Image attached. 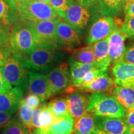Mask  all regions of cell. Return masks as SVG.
<instances>
[{"mask_svg":"<svg viewBox=\"0 0 134 134\" xmlns=\"http://www.w3.org/2000/svg\"><path fill=\"white\" fill-rule=\"evenodd\" d=\"M112 74L115 85L134 90V65L120 62L113 65Z\"/></svg>","mask_w":134,"mask_h":134,"instance_id":"5bb4252c","label":"cell"},{"mask_svg":"<svg viewBox=\"0 0 134 134\" xmlns=\"http://www.w3.org/2000/svg\"><path fill=\"white\" fill-rule=\"evenodd\" d=\"M9 43L14 55L27 54L38 48L31 31L21 22L11 29Z\"/></svg>","mask_w":134,"mask_h":134,"instance_id":"5b68a950","label":"cell"},{"mask_svg":"<svg viewBox=\"0 0 134 134\" xmlns=\"http://www.w3.org/2000/svg\"><path fill=\"white\" fill-rule=\"evenodd\" d=\"M24 100L32 110L37 108L41 104V103H42L39 97L32 94H29L27 95L24 98Z\"/></svg>","mask_w":134,"mask_h":134,"instance_id":"d590c367","label":"cell"},{"mask_svg":"<svg viewBox=\"0 0 134 134\" xmlns=\"http://www.w3.org/2000/svg\"><path fill=\"white\" fill-rule=\"evenodd\" d=\"M110 93L112 96L114 97L127 111L134 108V90L133 89L115 86Z\"/></svg>","mask_w":134,"mask_h":134,"instance_id":"ffe728a7","label":"cell"},{"mask_svg":"<svg viewBox=\"0 0 134 134\" xmlns=\"http://www.w3.org/2000/svg\"><path fill=\"white\" fill-rule=\"evenodd\" d=\"M11 53L12 52L9 43L0 47V67L4 66L6 60L10 57Z\"/></svg>","mask_w":134,"mask_h":134,"instance_id":"e575fe53","label":"cell"},{"mask_svg":"<svg viewBox=\"0 0 134 134\" xmlns=\"http://www.w3.org/2000/svg\"><path fill=\"white\" fill-rule=\"evenodd\" d=\"M12 28L0 23V47L9 43V34Z\"/></svg>","mask_w":134,"mask_h":134,"instance_id":"836d02e7","label":"cell"},{"mask_svg":"<svg viewBox=\"0 0 134 134\" xmlns=\"http://www.w3.org/2000/svg\"><path fill=\"white\" fill-rule=\"evenodd\" d=\"M70 75L71 79V87L78 88L81 85L83 77L87 72L90 70L98 68H103L104 66L98 63H83L76 62L70 57L68 60ZM109 68V67H108Z\"/></svg>","mask_w":134,"mask_h":134,"instance_id":"ac0fdd59","label":"cell"},{"mask_svg":"<svg viewBox=\"0 0 134 134\" xmlns=\"http://www.w3.org/2000/svg\"><path fill=\"white\" fill-rule=\"evenodd\" d=\"M96 127L109 134H132L133 130L124 118L95 116Z\"/></svg>","mask_w":134,"mask_h":134,"instance_id":"7c38bea8","label":"cell"},{"mask_svg":"<svg viewBox=\"0 0 134 134\" xmlns=\"http://www.w3.org/2000/svg\"><path fill=\"white\" fill-rule=\"evenodd\" d=\"M88 96L83 91H73L66 96L70 115L76 120L88 113L89 104Z\"/></svg>","mask_w":134,"mask_h":134,"instance_id":"9a60e30c","label":"cell"},{"mask_svg":"<svg viewBox=\"0 0 134 134\" xmlns=\"http://www.w3.org/2000/svg\"><path fill=\"white\" fill-rule=\"evenodd\" d=\"M108 70V67H103V68H95V69H93L88 71L85 74V76L83 77V82H82L81 85H86V84L91 83L93 80H94L95 79H96V78H98L100 76L109 75Z\"/></svg>","mask_w":134,"mask_h":134,"instance_id":"f546056e","label":"cell"},{"mask_svg":"<svg viewBox=\"0 0 134 134\" xmlns=\"http://www.w3.org/2000/svg\"><path fill=\"white\" fill-rule=\"evenodd\" d=\"M75 120L71 115L57 118L55 122L46 129L51 134H73Z\"/></svg>","mask_w":134,"mask_h":134,"instance_id":"7402d4cb","label":"cell"},{"mask_svg":"<svg viewBox=\"0 0 134 134\" xmlns=\"http://www.w3.org/2000/svg\"><path fill=\"white\" fill-rule=\"evenodd\" d=\"M12 114L7 113L0 112V129L6 127L12 117Z\"/></svg>","mask_w":134,"mask_h":134,"instance_id":"f35d334b","label":"cell"},{"mask_svg":"<svg viewBox=\"0 0 134 134\" xmlns=\"http://www.w3.org/2000/svg\"><path fill=\"white\" fill-rule=\"evenodd\" d=\"M110 36L103 40L97 41L92 45L96 62L104 66L109 67L110 61L109 56Z\"/></svg>","mask_w":134,"mask_h":134,"instance_id":"44dd1931","label":"cell"},{"mask_svg":"<svg viewBox=\"0 0 134 134\" xmlns=\"http://www.w3.org/2000/svg\"><path fill=\"white\" fill-rule=\"evenodd\" d=\"M121 26L122 24L117 27L110 36L109 56L110 65H114L122 62L125 51V41L127 39V37Z\"/></svg>","mask_w":134,"mask_h":134,"instance_id":"4fadbf2b","label":"cell"},{"mask_svg":"<svg viewBox=\"0 0 134 134\" xmlns=\"http://www.w3.org/2000/svg\"><path fill=\"white\" fill-rule=\"evenodd\" d=\"M81 34L61 18L56 26L57 42L60 49H73L81 44Z\"/></svg>","mask_w":134,"mask_h":134,"instance_id":"ba28073f","label":"cell"},{"mask_svg":"<svg viewBox=\"0 0 134 134\" xmlns=\"http://www.w3.org/2000/svg\"><path fill=\"white\" fill-rule=\"evenodd\" d=\"M18 115L19 119L29 129L33 128L32 124V109L23 98L20 101L18 106Z\"/></svg>","mask_w":134,"mask_h":134,"instance_id":"83f0119b","label":"cell"},{"mask_svg":"<svg viewBox=\"0 0 134 134\" xmlns=\"http://www.w3.org/2000/svg\"><path fill=\"white\" fill-rule=\"evenodd\" d=\"M96 2L103 16L114 17L122 10V0H96Z\"/></svg>","mask_w":134,"mask_h":134,"instance_id":"cb8c5ba5","label":"cell"},{"mask_svg":"<svg viewBox=\"0 0 134 134\" xmlns=\"http://www.w3.org/2000/svg\"><path fill=\"white\" fill-rule=\"evenodd\" d=\"M125 121L127 122V124L132 130H134V108L129 110L127 111L126 115L125 117Z\"/></svg>","mask_w":134,"mask_h":134,"instance_id":"ab89813d","label":"cell"},{"mask_svg":"<svg viewBox=\"0 0 134 134\" xmlns=\"http://www.w3.org/2000/svg\"><path fill=\"white\" fill-rule=\"evenodd\" d=\"M28 71V88L29 94L36 95L43 103L52 96L47 75L36 71Z\"/></svg>","mask_w":134,"mask_h":134,"instance_id":"8fae6325","label":"cell"},{"mask_svg":"<svg viewBox=\"0 0 134 134\" xmlns=\"http://www.w3.org/2000/svg\"><path fill=\"white\" fill-rule=\"evenodd\" d=\"M115 86V84L113 78L108 75L99 77L91 83L81 85L78 88H73L70 86L66 90V91L68 93H70L73 91L80 90V91L90 92L92 93H105L109 91L111 92Z\"/></svg>","mask_w":134,"mask_h":134,"instance_id":"2e32d148","label":"cell"},{"mask_svg":"<svg viewBox=\"0 0 134 134\" xmlns=\"http://www.w3.org/2000/svg\"><path fill=\"white\" fill-rule=\"evenodd\" d=\"M132 134H134V130H133V132H132Z\"/></svg>","mask_w":134,"mask_h":134,"instance_id":"c3c4849f","label":"cell"},{"mask_svg":"<svg viewBox=\"0 0 134 134\" xmlns=\"http://www.w3.org/2000/svg\"><path fill=\"white\" fill-rule=\"evenodd\" d=\"M93 134H109V133H106V132L103 131V130H99V129H96L93 132Z\"/></svg>","mask_w":134,"mask_h":134,"instance_id":"f6af8a7d","label":"cell"},{"mask_svg":"<svg viewBox=\"0 0 134 134\" xmlns=\"http://www.w3.org/2000/svg\"><path fill=\"white\" fill-rule=\"evenodd\" d=\"M32 134H51L46 130L41 128H34L32 130Z\"/></svg>","mask_w":134,"mask_h":134,"instance_id":"ee69618b","label":"cell"},{"mask_svg":"<svg viewBox=\"0 0 134 134\" xmlns=\"http://www.w3.org/2000/svg\"><path fill=\"white\" fill-rule=\"evenodd\" d=\"M68 0H50V4L61 19L66 11Z\"/></svg>","mask_w":134,"mask_h":134,"instance_id":"4dcf8cb0","label":"cell"},{"mask_svg":"<svg viewBox=\"0 0 134 134\" xmlns=\"http://www.w3.org/2000/svg\"><path fill=\"white\" fill-rule=\"evenodd\" d=\"M96 129L95 115L89 112L75 120L74 134H88Z\"/></svg>","mask_w":134,"mask_h":134,"instance_id":"603a6c76","label":"cell"},{"mask_svg":"<svg viewBox=\"0 0 134 134\" xmlns=\"http://www.w3.org/2000/svg\"><path fill=\"white\" fill-rule=\"evenodd\" d=\"M47 105L55 118H62L70 115L66 98L53 99Z\"/></svg>","mask_w":134,"mask_h":134,"instance_id":"d4e9b609","label":"cell"},{"mask_svg":"<svg viewBox=\"0 0 134 134\" xmlns=\"http://www.w3.org/2000/svg\"><path fill=\"white\" fill-rule=\"evenodd\" d=\"M12 88L13 86L6 80L3 74V68L0 67V93H6Z\"/></svg>","mask_w":134,"mask_h":134,"instance_id":"8d00e7d4","label":"cell"},{"mask_svg":"<svg viewBox=\"0 0 134 134\" xmlns=\"http://www.w3.org/2000/svg\"><path fill=\"white\" fill-rule=\"evenodd\" d=\"M52 96L66 91L71 86V79L69 65L62 62L55 67L47 74Z\"/></svg>","mask_w":134,"mask_h":134,"instance_id":"9c48e42d","label":"cell"},{"mask_svg":"<svg viewBox=\"0 0 134 134\" xmlns=\"http://www.w3.org/2000/svg\"><path fill=\"white\" fill-rule=\"evenodd\" d=\"M12 55L19 60L27 71L47 74L55 67L63 62L66 53L59 50L38 48L27 54Z\"/></svg>","mask_w":134,"mask_h":134,"instance_id":"6da1fadb","label":"cell"},{"mask_svg":"<svg viewBox=\"0 0 134 134\" xmlns=\"http://www.w3.org/2000/svg\"><path fill=\"white\" fill-rule=\"evenodd\" d=\"M121 24H119L114 17L103 16L97 20L90 27L87 35V43L88 45H91L108 37Z\"/></svg>","mask_w":134,"mask_h":134,"instance_id":"30bf717a","label":"cell"},{"mask_svg":"<svg viewBox=\"0 0 134 134\" xmlns=\"http://www.w3.org/2000/svg\"><path fill=\"white\" fill-rule=\"evenodd\" d=\"M20 22L16 0H0V23L13 27Z\"/></svg>","mask_w":134,"mask_h":134,"instance_id":"d6986e66","label":"cell"},{"mask_svg":"<svg viewBox=\"0 0 134 134\" xmlns=\"http://www.w3.org/2000/svg\"><path fill=\"white\" fill-rule=\"evenodd\" d=\"M36 1H41V2L46 3H48V4H50V0H36Z\"/></svg>","mask_w":134,"mask_h":134,"instance_id":"bcb514c9","label":"cell"},{"mask_svg":"<svg viewBox=\"0 0 134 134\" xmlns=\"http://www.w3.org/2000/svg\"><path fill=\"white\" fill-rule=\"evenodd\" d=\"M88 134H93V132H91V133H88Z\"/></svg>","mask_w":134,"mask_h":134,"instance_id":"7dc6e473","label":"cell"},{"mask_svg":"<svg viewBox=\"0 0 134 134\" xmlns=\"http://www.w3.org/2000/svg\"><path fill=\"white\" fill-rule=\"evenodd\" d=\"M122 61L134 65V42L129 43L125 46Z\"/></svg>","mask_w":134,"mask_h":134,"instance_id":"d6a6232c","label":"cell"},{"mask_svg":"<svg viewBox=\"0 0 134 134\" xmlns=\"http://www.w3.org/2000/svg\"><path fill=\"white\" fill-rule=\"evenodd\" d=\"M3 68L6 80L14 87L26 91L28 88V71L16 57L11 54L6 60Z\"/></svg>","mask_w":134,"mask_h":134,"instance_id":"8992f818","label":"cell"},{"mask_svg":"<svg viewBox=\"0 0 134 134\" xmlns=\"http://www.w3.org/2000/svg\"><path fill=\"white\" fill-rule=\"evenodd\" d=\"M40 108L41 110L40 115L41 129L46 130L52 124L57 118L54 117L47 104L42 105Z\"/></svg>","mask_w":134,"mask_h":134,"instance_id":"f1b7e54d","label":"cell"},{"mask_svg":"<svg viewBox=\"0 0 134 134\" xmlns=\"http://www.w3.org/2000/svg\"><path fill=\"white\" fill-rule=\"evenodd\" d=\"M24 91L18 87H14L6 93H0V112L13 115L17 111Z\"/></svg>","mask_w":134,"mask_h":134,"instance_id":"e0dca14e","label":"cell"},{"mask_svg":"<svg viewBox=\"0 0 134 134\" xmlns=\"http://www.w3.org/2000/svg\"><path fill=\"white\" fill-rule=\"evenodd\" d=\"M121 27L126 35L127 38L134 39V16L124 21Z\"/></svg>","mask_w":134,"mask_h":134,"instance_id":"1f68e13d","label":"cell"},{"mask_svg":"<svg viewBox=\"0 0 134 134\" xmlns=\"http://www.w3.org/2000/svg\"><path fill=\"white\" fill-rule=\"evenodd\" d=\"M29 129L17 117L11 119L1 134H29Z\"/></svg>","mask_w":134,"mask_h":134,"instance_id":"4316f807","label":"cell"},{"mask_svg":"<svg viewBox=\"0 0 134 134\" xmlns=\"http://www.w3.org/2000/svg\"><path fill=\"white\" fill-rule=\"evenodd\" d=\"M75 1L82 6L88 8L93 6L94 3L96 2V0H75Z\"/></svg>","mask_w":134,"mask_h":134,"instance_id":"b9f144b4","label":"cell"},{"mask_svg":"<svg viewBox=\"0 0 134 134\" xmlns=\"http://www.w3.org/2000/svg\"><path fill=\"white\" fill-rule=\"evenodd\" d=\"M21 21H42L60 18L51 5L36 0L16 1Z\"/></svg>","mask_w":134,"mask_h":134,"instance_id":"277c9868","label":"cell"},{"mask_svg":"<svg viewBox=\"0 0 134 134\" xmlns=\"http://www.w3.org/2000/svg\"><path fill=\"white\" fill-rule=\"evenodd\" d=\"M125 16L124 21L130 19V18L134 16V1L129 6L127 9L124 12Z\"/></svg>","mask_w":134,"mask_h":134,"instance_id":"60d3db41","label":"cell"},{"mask_svg":"<svg viewBox=\"0 0 134 134\" xmlns=\"http://www.w3.org/2000/svg\"><path fill=\"white\" fill-rule=\"evenodd\" d=\"M62 19L82 34L83 32L88 27L91 19V13L88 8L80 4L75 0H68L66 11Z\"/></svg>","mask_w":134,"mask_h":134,"instance_id":"52a82bcc","label":"cell"},{"mask_svg":"<svg viewBox=\"0 0 134 134\" xmlns=\"http://www.w3.org/2000/svg\"><path fill=\"white\" fill-rule=\"evenodd\" d=\"M16 1H18V0H16Z\"/></svg>","mask_w":134,"mask_h":134,"instance_id":"f907efd6","label":"cell"},{"mask_svg":"<svg viewBox=\"0 0 134 134\" xmlns=\"http://www.w3.org/2000/svg\"><path fill=\"white\" fill-rule=\"evenodd\" d=\"M58 19L36 22L24 21L21 23L31 31L38 48L60 50L56 37V26Z\"/></svg>","mask_w":134,"mask_h":134,"instance_id":"7a4b0ae2","label":"cell"},{"mask_svg":"<svg viewBox=\"0 0 134 134\" xmlns=\"http://www.w3.org/2000/svg\"><path fill=\"white\" fill-rule=\"evenodd\" d=\"M29 134H32V133H29Z\"/></svg>","mask_w":134,"mask_h":134,"instance_id":"681fc988","label":"cell"},{"mask_svg":"<svg viewBox=\"0 0 134 134\" xmlns=\"http://www.w3.org/2000/svg\"><path fill=\"white\" fill-rule=\"evenodd\" d=\"M134 1V0H122V11L125 12L129 8V6Z\"/></svg>","mask_w":134,"mask_h":134,"instance_id":"7bdbcfd3","label":"cell"},{"mask_svg":"<svg viewBox=\"0 0 134 134\" xmlns=\"http://www.w3.org/2000/svg\"><path fill=\"white\" fill-rule=\"evenodd\" d=\"M41 111V108H37L32 110V124L33 128H41V124H40Z\"/></svg>","mask_w":134,"mask_h":134,"instance_id":"74e56055","label":"cell"},{"mask_svg":"<svg viewBox=\"0 0 134 134\" xmlns=\"http://www.w3.org/2000/svg\"><path fill=\"white\" fill-rule=\"evenodd\" d=\"M71 53V57L78 62L83 63H96L92 45H88L76 49L73 48Z\"/></svg>","mask_w":134,"mask_h":134,"instance_id":"484cf974","label":"cell"},{"mask_svg":"<svg viewBox=\"0 0 134 134\" xmlns=\"http://www.w3.org/2000/svg\"><path fill=\"white\" fill-rule=\"evenodd\" d=\"M88 112L95 116L117 118H125L127 114V110L114 97L103 93L90 95Z\"/></svg>","mask_w":134,"mask_h":134,"instance_id":"3957f363","label":"cell"}]
</instances>
